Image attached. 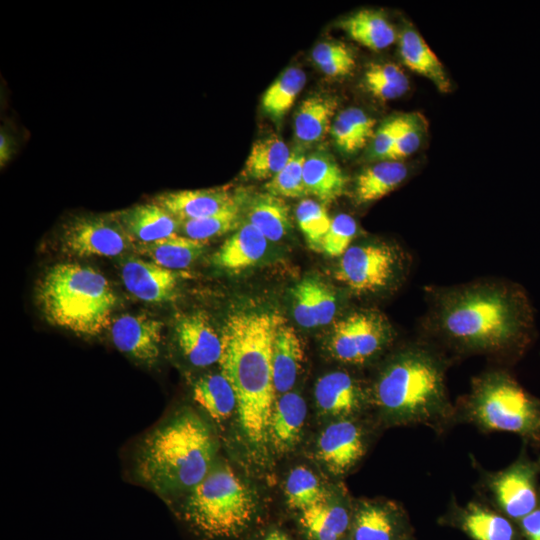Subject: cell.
Wrapping results in <instances>:
<instances>
[{"instance_id":"6da1fadb","label":"cell","mask_w":540,"mask_h":540,"mask_svg":"<svg viewBox=\"0 0 540 540\" xmlns=\"http://www.w3.org/2000/svg\"><path fill=\"white\" fill-rule=\"evenodd\" d=\"M431 324L446 341L468 351H522L534 333L526 292L503 282H475L435 295Z\"/></svg>"},{"instance_id":"7a4b0ae2","label":"cell","mask_w":540,"mask_h":540,"mask_svg":"<svg viewBox=\"0 0 540 540\" xmlns=\"http://www.w3.org/2000/svg\"><path fill=\"white\" fill-rule=\"evenodd\" d=\"M284 322L277 312H237L228 316L220 335L221 373L235 391L241 430L257 453L269 447V421L276 400L272 350Z\"/></svg>"},{"instance_id":"3957f363","label":"cell","mask_w":540,"mask_h":540,"mask_svg":"<svg viewBox=\"0 0 540 540\" xmlns=\"http://www.w3.org/2000/svg\"><path fill=\"white\" fill-rule=\"evenodd\" d=\"M215 452L209 426L184 409L146 435L136 454L135 472L159 495L189 492L210 471Z\"/></svg>"},{"instance_id":"277c9868","label":"cell","mask_w":540,"mask_h":540,"mask_svg":"<svg viewBox=\"0 0 540 540\" xmlns=\"http://www.w3.org/2000/svg\"><path fill=\"white\" fill-rule=\"evenodd\" d=\"M36 300L51 325L92 337L110 325L117 296L105 276L94 268L59 263L38 281Z\"/></svg>"},{"instance_id":"5b68a950","label":"cell","mask_w":540,"mask_h":540,"mask_svg":"<svg viewBox=\"0 0 540 540\" xmlns=\"http://www.w3.org/2000/svg\"><path fill=\"white\" fill-rule=\"evenodd\" d=\"M373 398L398 423H430L449 409L443 366L423 347L405 348L380 371Z\"/></svg>"},{"instance_id":"8992f818","label":"cell","mask_w":540,"mask_h":540,"mask_svg":"<svg viewBox=\"0 0 540 540\" xmlns=\"http://www.w3.org/2000/svg\"><path fill=\"white\" fill-rule=\"evenodd\" d=\"M188 493L184 517L210 539L235 537L254 517L256 503L251 490L227 464H213Z\"/></svg>"},{"instance_id":"52a82bcc","label":"cell","mask_w":540,"mask_h":540,"mask_svg":"<svg viewBox=\"0 0 540 540\" xmlns=\"http://www.w3.org/2000/svg\"><path fill=\"white\" fill-rule=\"evenodd\" d=\"M469 409L473 419L485 429L540 442V398L504 371L489 372L474 381Z\"/></svg>"},{"instance_id":"ba28073f","label":"cell","mask_w":540,"mask_h":540,"mask_svg":"<svg viewBox=\"0 0 540 540\" xmlns=\"http://www.w3.org/2000/svg\"><path fill=\"white\" fill-rule=\"evenodd\" d=\"M407 269V255L398 245L370 241L347 249L340 257L335 278L356 295H378L397 288Z\"/></svg>"},{"instance_id":"9c48e42d","label":"cell","mask_w":540,"mask_h":540,"mask_svg":"<svg viewBox=\"0 0 540 540\" xmlns=\"http://www.w3.org/2000/svg\"><path fill=\"white\" fill-rule=\"evenodd\" d=\"M393 338L394 330L383 314L371 309L357 310L334 325L328 350L342 363L363 365L384 351Z\"/></svg>"},{"instance_id":"30bf717a","label":"cell","mask_w":540,"mask_h":540,"mask_svg":"<svg viewBox=\"0 0 540 540\" xmlns=\"http://www.w3.org/2000/svg\"><path fill=\"white\" fill-rule=\"evenodd\" d=\"M133 241L117 214L76 216L65 224L61 237L63 250L77 257H114Z\"/></svg>"},{"instance_id":"8fae6325","label":"cell","mask_w":540,"mask_h":540,"mask_svg":"<svg viewBox=\"0 0 540 540\" xmlns=\"http://www.w3.org/2000/svg\"><path fill=\"white\" fill-rule=\"evenodd\" d=\"M536 463L519 459L493 482V490L501 509L510 518L521 520L538 507Z\"/></svg>"},{"instance_id":"7c38bea8","label":"cell","mask_w":540,"mask_h":540,"mask_svg":"<svg viewBox=\"0 0 540 540\" xmlns=\"http://www.w3.org/2000/svg\"><path fill=\"white\" fill-rule=\"evenodd\" d=\"M365 442L361 428L349 419L327 426L319 436L317 457L334 475L352 469L363 457Z\"/></svg>"},{"instance_id":"4fadbf2b","label":"cell","mask_w":540,"mask_h":540,"mask_svg":"<svg viewBox=\"0 0 540 540\" xmlns=\"http://www.w3.org/2000/svg\"><path fill=\"white\" fill-rule=\"evenodd\" d=\"M174 331L181 353L193 366L203 368L219 362L221 336L204 312L177 315Z\"/></svg>"},{"instance_id":"5bb4252c","label":"cell","mask_w":540,"mask_h":540,"mask_svg":"<svg viewBox=\"0 0 540 540\" xmlns=\"http://www.w3.org/2000/svg\"><path fill=\"white\" fill-rule=\"evenodd\" d=\"M163 323L145 315H122L111 324V338L121 352L153 365L160 355Z\"/></svg>"},{"instance_id":"9a60e30c","label":"cell","mask_w":540,"mask_h":540,"mask_svg":"<svg viewBox=\"0 0 540 540\" xmlns=\"http://www.w3.org/2000/svg\"><path fill=\"white\" fill-rule=\"evenodd\" d=\"M121 278L132 295L149 303L172 300L178 285L174 271L133 257L122 264Z\"/></svg>"},{"instance_id":"2e32d148","label":"cell","mask_w":540,"mask_h":540,"mask_svg":"<svg viewBox=\"0 0 540 540\" xmlns=\"http://www.w3.org/2000/svg\"><path fill=\"white\" fill-rule=\"evenodd\" d=\"M154 203L177 221L185 222L216 214L240 202L225 188H209L165 192L156 196Z\"/></svg>"},{"instance_id":"e0dca14e","label":"cell","mask_w":540,"mask_h":540,"mask_svg":"<svg viewBox=\"0 0 540 540\" xmlns=\"http://www.w3.org/2000/svg\"><path fill=\"white\" fill-rule=\"evenodd\" d=\"M314 396L321 413L342 419L358 413L367 399L361 384L344 371L320 377L315 384Z\"/></svg>"},{"instance_id":"ac0fdd59","label":"cell","mask_w":540,"mask_h":540,"mask_svg":"<svg viewBox=\"0 0 540 540\" xmlns=\"http://www.w3.org/2000/svg\"><path fill=\"white\" fill-rule=\"evenodd\" d=\"M307 416L304 398L287 392L275 400L268 429L269 447L279 455L291 452L299 443Z\"/></svg>"},{"instance_id":"d6986e66","label":"cell","mask_w":540,"mask_h":540,"mask_svg":"<svg viewBox=\"0 0 540 540\" xmlns=\"http://www.w3.org/2000/svg\"><path fill=\"white\" fill-rule=\"evenodd\" d=\"M293 314L296 322L305 328L329 324L337 312L334 291L317 278H305L291 290Z\"/></svg>"},{"instance_id":"ffe728a7","label":"cell","mask_w":540,"mask_h":540,"mask_svg":"<svg viewBox=\"0 0 540 540\" xmlns=\"http://www.w3.org/2000/svg\"><path fill=\"white\" fill-rule=\"evenodd\" d=\"M267 241L265 236L249 222L242 223L214 253L212 262L223 269L244 270L263 258Z\"/></svg>"},{"instance_id":"44dd1931","label":"cell","mask_w":540,"mask_h":540,"mask_svg":"<svg viewBox=\"0 0 540 540\" xmlns=\"http://www.w3.org/2000/svg\"><path fill=\"white\" fill-rule=\"evenodd\" d=\"M303 177L308 195L317 197L323 204L335 201L346 190L345 174L334 158L322 150L306 156Z\"/></svg>"},{"instance_id":"7402d4cb","label":"cell","mask_w":540,"mask_h":540,"mask_svg":"<svg viewBox=\"0 0 540 540\" xmlns=\"http://www.w3.org/2000/svg\"><path fill=\"white\" fill-rule=\"evenodd\" d=\"M399 54L410 70L430 80L439 91H450L451 82L443 64L418 31L406 27L400 33Z\"/></svg>"},{"instance_id":"603a6c76","label":"cell","mask_w":540,"mask_h":540,"mask_svg":"<svg viewBox=\"0 0 540 540\" xmlns=\"http://www.w3.org/2000/svg\"><path fill=\"white\" fill-rule=\"evenodd\" d=\"M304 358L302 342L296 331L285 324L278 328L273 342L272 370L276 396L289 392L299 375Z\"/></svg>"},{"instance_id":"cb8c5ba5","label":"cell","mask_w":540,"mask_h":540,"mask_svg":"<svg viewBox=\"0 0 540 540\" xmlns=\"http://www.w3.org/2000/svg\"><path fill=\"white\" fill-rule=\"evenodd\" d=\"M117 216L129 233L140 243H151L175 234L178 221L156 203L141 204L126 209Z\"/></svg>"},{"instance_id":"d4e9b609","label":"cell","mask_w":540,"mask_h":540,"mask_svg":"<svg viewBox=\"0 0 540 540\" xmlns=\"http://www.w3.org/2000/svg\"><path fill=\"white\" fill-rule=\"evenodd\" d=\"M408 175L407 166L399 160H381L363 169L354 184L357 204H368L395 190Z\"/></svg>"},{"instance_id":"484cf974","label":"cell","mask_w":540,"mask_h":540,"mask_svg":"<svg viewBox=\"0 0 540 540\" xmlns=\"http://www.w3.org/2000/svg\"><path fill=\"white\" fill-rule=\"evenodd\" d=\"M337 100L329 95L316 94L305 99L294 119V131L301 145H313L324 139L331 129Z\"/></svg>"},{"instance_id":"4316f807","label":"cell","mask_w":540,"mask_h":540,"mask_svg":"<svg viewBox=\"0 0 540 540\" xmlns=\"http://www.w3.org/2000/svg\"><path fill=\"white\" fill-rule=\"evenodd\" d=\"M340 28L350 38L371 50H382L396 40V32L387 17L380 11L364 9L340 21Z\"/></svg>"},{"instance_id":"83f0119b","label":"cell","mask_w":540,"mask_h":540,"mask_svg":"<svg viewBox=\"0 0 540 540\" xmlns=\"http://www.w3.org/2000/svg\"><path fill=\"white\" fill-rule=\"evenodd\" d=\"M192 394L194 401L218 423L237 412L235 391L222 373L200 377L193 385Z\"/></svg>"},{"instance_id":"f1b7e54d","label":"cell","mask_w":540,"mask_h":540,"mask_svg":"<svg viewBox=\"0 0 540 540\" xmlns=\"http://www.w3.org/2000/svg\"><path fill=\"white\" fill-rule=\"evenodd\" d=\"M247 222L272 242L281 240L291 229L287 204L283 198L268 192L256 196L249 204Z\"/></svg>"},{"instance_id":"f546056e","label":"cell","mask_w":540,"mask_h":540,"mask_svg":"<svg viewBox=\"0 0 540 540\" xmlns=\"http://www.w3.org/2000/svg\"><path fill=\"white\" fill-rule=\"evenodd\" d=\"M206 241L176 234L151 242L139 243V252L167 269H182L191 265L203 252Z\"/></svg>"},{"instance_id":"4dcf8cb0","label":"cell","mask_w":540,"mask_h":540,"mask_svg":"<svg viewBox=\"0 0 540 540\" xmlns=\"http://www.w3.org/2000/svg\"><path fill=\"white\" fill-rule=\"evenodd\" d=\"M291 151L276 134L257 139L242 170V175L255 180L272 179L287 163Z\"/></svg>"},{"instance_id":"1f68e13d","label":"cell","mask_w":540,"mask_h":540,"mask_svg":"<svg viewBox=\"0 0 540 540\" xmlns=\"http://www.w3.org/2000/svg\"><path fill=\"white\" fill-rule=\"evenodd\" d=\"M375 120L362 109L350 107L341 111L331 125V135L337 148L354 154L374 136Z\"/></svg>"},{"instance_id":"d6a6232c","label":"cell","mask_w":540,"mask_h":540,"mask_svg":"<svg viewBox=\"0 0 540 540\" xmlns=\"http://www.w3.org/2000/svg\"><path fill=\"white\" fill-rule=\"evenodd\" d=\"M399 528L396 510L377 503H364L354 517L353 540H395Z\"/></svg>"},{"instance_id":"836d02e7","label":"cell","mask_w":540,"mask_h":540,"mask_svg":"<svg viewBox=\"0 0 540 540\" xmlns=\"http://www.w3.org/2000/svg\"><path fill=\"white\" fill-rule=\"evenodd\" d=\"M347 509L322 502L302 511L300 523L313 540H340L349 527Z\"/></svg>"},{"instance_id":"e575fe53","label":"cell","mask_w":540,"mask_h":540,"mask_svg":"<svg viewBox=\"0 0 540 540\" xmlns=\"http://www.w3.org/2000/svg\"><path fill=\"white\" fill-rule=\"evenodd\" d=\"M306 82L304 71L289 67L267 88L262 108L272 119L279 121L290 110Z\"/></svg>"},{"instance_id":"d590c367","label":"cell","mask_w":540,"mask_h":540,"mask_svg":"<svg viewBox=\"0 0 540 540\" xmlns=\"http://www.w3.org/2000/svg\"><path fill=\"white\" fill-rule=\"evenodd\" d=\"M462 527L474 540H514L512 524L503 516L480 505L469 504Z\"/></svg>"},{"instance_id":"8d00e7d4","label":"cell","mask_w":540,"mask_h":540,"mask_svg":"<svg viewBox=\"0 0 540 540\" xmlns=\"http://www.w3.org/2000/svg\"><path fill=\"white\" fill-rule=\"evenodd\" d=\"M285 495L288 505L301 511L326 501V493L318 477L303 466L290 471L285 483Z\"/></svg>"},{"instance_id":"74e56055","label":"cell","mask_w":540,"mask_h":540,"mask_svg":"<svg viewBox=\"0 0 540 540\" xmlns=\"http://www.w3.org/2000/svg\"><path fill=\"white\" fill-rule=\"evenodd\" d=\"M306 156L301 147L293 149L285 166L266 183L267 192L281 198L308 196L303 177Z\"/></svg>"},{"instance_id":"f35d334b","label":"cell","mask_w":540,"mask_h":540,"mask_svg":"<svg viewBox=\"0 0 540 540\" xmlns=\"http://www.w3.org/2000/svg\"><path fill=\"white\" fill-rule=\"evenodd\" d=\"M316 66L328 77L341 78L355 68V56L344 43L325 41L317 44L311 53Z\"/></svg>"},{"instance_id":"ab89813d","label":"cell","mask_w":540,"mask_h":540,"mask_svg":"<svg viewBox=\"0 0 540 540\" xmlns=\"http://www.w3.org/2000/svg\"><path fill=\"white\" fill-rule=\"evenodd\" d=\"M239 221L240 203L204 218L181 222V227L187 237L207 241L237 228Z\"/></svg>"},{"instance_id":"60d3db41","label":"cell","mask_w":540,"mask_h":540,"mask_svg":"<svg viewBox=\"0 0 540 540\" xmlns=\"http://www.w3.org/2000/svg\"><path fill=\"white\" fill-rule=\"evenodd\" d=\"M295 216L309 246L320 251L332 220L324 204L313 199H303L296 207Z\"/></svg>"},{"instance_id":"b9f144b4","label":"cell","mask_w":540,"mask_h":540,"mask_svg":"<svg viewBox=\"0 0 540 540\" xmlns=\"http://www.w3.org/2000/svg\"><path fill=\"white\" fill-rule=\"evenodd\" d=\"M357 230L352 216L344 213L336 215L322 240L320 251L331 257H341L352 245Z\"/></svg>"},{"instance_id":"7bdbcfd3","label":"cell","mask_w":540,"mask_h":540,"mask_svg":"<svg viewBox=\"0 0 540 540\" xmlns=\"http://www.w3.org/2000/svg\"><path fill=\"white\" fill-rule=\"evenodd\" d=\"M408 114L387 119L374 133L369 157L376 161L387 160L404 127Z\"/></svg>"},{"instance_id":"ee69618b","label":"cell","mask_w":540,"mask_h":540,"mask_svg":"<svg viewBox=\"0 0 540 540\" xmlns=\"http://www.w3.org/2000/svg\"><path fill=\"white\" fill-rule=\"evenodd\" d=\"M423 120L415 113L408 114L396 143L387 160H399L416 152L423 140Z\"/></svg>"},{"instance_id":"f6af8a7d","label":"cell","mask_w":540,"mask_h":540,"mask_svg":"<svg viewBox=\"0 0 540 540\" xmlns=\"http://www.w3.org/2000/svg\"><path fill=\"white\" fill-rule=\"evenodd\" d=\"M364 84L374 97L384 101L397 99L409 90V83L387 81L366 74Z\"/></svg>"},{"instance_id":"bcb514c9","label":"cell","mask_w":540,"mask_h":540,"mask_svg":"<svg viewBox=\"0 0 540 540\" xmlns=\"http://www.w3.org/2000/svg\"><path fill=\"white\" fill-rule=\"evenodd\" d=\"M520 522L527 540H540V507L523 517Z\"/></svg>"},{"instance_id":"7dc6e473","label":"cell","mask_w":540,"mask_h":540,"mask_svg":"<svg viewBox=\"0 0 540 540\" xmlns=\"http://www.w3.org/2000/svg\"><path fill=\"white\" fill-rule=\"evenodd\" d=\"M13 151H14L13 140L2 129L1 134H0V164L1 166L5 165L6 162L11 158Z\"/></svg>"},{"instance_id":"c3c4849f","label":"cell","mask_w":540,"mask_h":540,"mask_svg":"<svg viewBox=\"0 0 540 540\" xmlns=\"http://www.w3.org/2000/svg\"><path fill=\"white\" fill-rule=\"evenodd\" d=\"M264 540H290V539L285 533L279 530H274L270 532Z\"/></svg>"}]
</instances>
